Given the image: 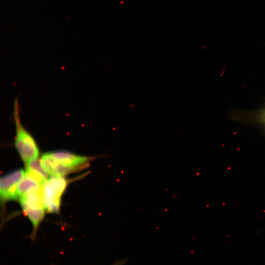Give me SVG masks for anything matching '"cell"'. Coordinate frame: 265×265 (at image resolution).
Masks as SVG:
<instances>
[{
	"label": "cell",
	"mask_w": 265,
	"mask_h": 265,
	"mask_svg": "<svg viewBox=\"0 0 265 265\" xmlns=\"http://www.w3.org/2000/svg\"><path fill=\"white\" fill-rule=\"evenodd\" d=\"M20 107L17 98L13 105V116L15 126L14 145L21 158L26 163L37 159L39 148L32 134L22 124L20 118Z\"/></svg>",
	"instance_id": "cell-1"
},
{
	"label": "cell",
	"mask_w": 265,
	"mask_h": 265,
	"mask_svg": "<svg viewBox=\"0 0 265 265\" xmlns=\"http://www.w3.org/2000/svg\"><path fill=\"white\" fill-rule=\"evenodd\" d=\"M67 185L63 177H51L44 184L41 188L44 207L52 213L59 211L61 196Z\"/></svg>",
	"instance_id": "cell-2"
},
{
	"label": "cell",
	"mask_w": 265,
	"mask_h": 265,
	"mask_svg": "<svg viewBox=\"0 0 265 265\" xmlns=\"http://www.w3.org/2000/svg\"><path fill=\"white\" fill-rule=\"evenodd\" d=\"M25 175L22 169L15 170L3 176L0 180V196L1 201L5 202L18 199V185Z\"/></svg>",
	"instance_id": "cell-3"
},
{
	"label": "cell",
	"mask_w": 265,
	"mask_h": 265,
	"mask_svg": "<svg viewBox=\"0 0 265 265\" xmlns=\"http://www.w3.org/2000/svg\"><path fill=\"white\" fill-rule=\"evenodd\" d=\"M40 160L44 169L51 177H64L75 170L60 162L51 152L44 154Z\"/></svg>",
	"instance_id": "cell-4"
},
{
	"label": "cell",
	"mask_w": 265,
	"mask_h": 265,
	"mask_svg": "<svg viewBox=\"0 0 265 265\" xmlns=\"http://www.w3.org/2000/svg\"><path fill=\"white\" fill-rule=\"evenodd\" d=\"M50 152L60 162L74 170L86 165L90 159L87 157L80 156L66 151L58 150Z\"/></svg>",
	"instance_id": "cell-5"
},
{
	"label": "cell",
	"mask_w": 265,
	"mask_h": 265,
	"mask_svg": "<svg viewBox=\"0 0 265 265\" xmlns=\"http://www.w3.org/2000/svg\"><path fill=\"white\" fill-rule=\"evenodd\" d=\"M43 185L35 177L25 172V175L18 185L17 192L20 198L28 192L42 188Z\"/></svg>",
	"instance_id": "cell-6"
},
{
	"label": "cell",
	"mask_w": 265,
	"mask_h": 265,
	"mask_svg": "<svg viewBox=\"0 0 265 265\" xmlns=\"http://www.w3.org/2000/svg\"><path fill=\"white\" fill-rule=\"evenodd\" d=\"M26 164V172L30 174L41 182L45 183L49 178V175L42 165L38 158L32 159Z\"/></svg>",
	"instance_id": "cell-7"
},
{
	"label": "cell",
	"mask_w": 265,
	"mask_h": 265,
	"mask_svg": "<svg viewBox=\"0 0 265 265\" xmlns=\"http://www.w3.org/2000/svg\"><path fill=\"white\" fill-rule=\"evenodd\" d=\"M127 262V259L118 260L115 262L112 265H124Z\"/></svg>",
	"instance_id": "cell-8"
}]
</instances>
